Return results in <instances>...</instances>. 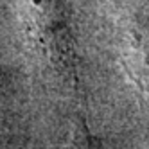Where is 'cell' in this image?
<instances>
[{"instance_id": "1", "label": "cell", "mask_w": 149, "mask_h": 149, "mask_svg": "<svg viewBox=\"0 0 149 149\" xmlns=\"http://www.w3.org/2000/svg\"><path fill=\"white\" fill-rule=\"evenodd\" d=\"M135 54H136V72L140 74V81L146 92H149V33L138 31L135 34Z\"/></svg>"}]
</instances>
